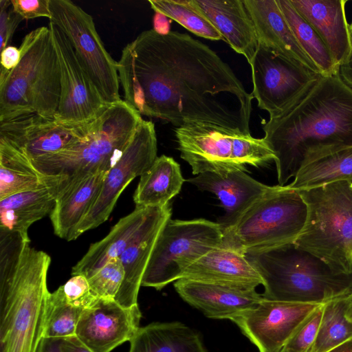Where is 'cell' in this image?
<instances>
[{"label":"cell","mask_w":352,"mask_h":352,"mask_svg":"<svg viewBox=\"0 0 352 352\" xmlns=\"http://www.w3.org/2000/svg\"><path fill=\"white\" fill-rule=\"evenodd\" d=\"M124 101L140 115L172 123L215 125L250 135L252 93L217 54L187 34L152 30L118 62Z\"/></svg>","instance_id":"obj_1"},{"label":"cell","mask_w":352,"mask_h":352,"mask_svg":"<svg viewBox=\"0 0 352 352\" xmlns=\"http://www.w3.org/2000/svg\"><path fill=\"white\" fill-rule=\"evenodd\" d=\"M278 185L294 177L308 155L352 146V89L339 73L321 75L294 104L263 126Z\"/></svg>","instance_id":"obj_2"},{"label":"cell","mask_w":352,"mask_h":352,"mask_svg":"<svg viewBox=\"0 0 352 352\" xmlns=\"http://www.w3.org/2000/svg\"><path fill=\"white\" fill-rule=\"evenodd\" d=\"M245 255L262 278L265 299L324 305L352 294V273L333 270L294 243Z\"/></svg>","instance_id":"obj_3"},{"label":"cell","mask_w":352,"mask_h":352,"mask_svg":"<svg viewBox=\"0 0 352 352\" xmlns=\"http://www.w3.org/2000/svg\"><path fill=\"white\" fill-rule=\"evenodd\" d=\"M50 256L28 244L17 267L0 276V352H36L43 337Z\"/></svg>","instance_id":"obj_4"},{"label":"cell","mask_w":352,"mask_h":352,"mask_svg":"<svg viewBox=\"0 0 352 352\" xmlns=\"http://www.w3.org/2000/svg\"><path fill=\"white\" fill-rule=\"evenodd\" d=\"M21 60L10 72L0 71V122L37 114L54 119L60 96V73L49 27L23 38Z\"/></svg>","instance_id":"obj_5"},{"label":"cell","mask_w":352,"mask_h":352,"mask_svg":"<svg viewBox=\"0 0 352 352\" xmlns=\"http://www.w3.org/2000/svg\"><path fill=\"white\" fill-rule=\"evenodd\" d=\"M143 119L124 100L107 105L87 136L62 151L32 160L56 189L100 170L109 171L124 152Z\"/></svg>","instance_id":"obj_6"},{"label":"cell","mask_w":352,"mask_h":352,"mask_svg":"<svg viewBox=\"0 0 352 352\" xmlns=\"http://www.w3.org/2000/svg\"><path fill=\"white\" fill-rule=\"evenodd\" d=\"M307 208L294 243L333 270L352 273V185L339 181L299 190Z\"/></svg>","instance_id":"obj_7"},{"label":"cell","mask_w":352,"mask_h":352,"mask_svg":"<svg viewBox=\"0 0 352 352\" xmlns=\"http://www.w3.org/2000/svg\"><path fill=\"white\" fill-rule=\"evenodd\" d=\"M307 214L299 190L288 185L271 186L223 232V244L245 254L294 243L304 228Z\"/></svg>","instance_id":"obj_8"},{"label":"cell","mask_w":352,"mask_h":352,"mask_svg":"<svg viewBox=\"0 0 352 352\" xmlns=\"http://www.w3.org/2000/svg\"><path fill=\"white\" fill-rule=\"evenodd\" d=\"M175 133L181 157L195 175L246 170V165L258 167L275 159L264 138L215 125L190 122L175 128Z\"/></svg>","instance_id":"obj_9"},{"label":"cell","mask_w":352,"mask_h":352,"mask_svg":"<svg viewBox=\"0 0 352 352\" xmlns=\"http://www.w3.org/2000/svg\"><path fill=\"white\" fill-rule=\"evenodd\" d=\"M223 243V234L218 223L204 219L170 218L156 240L142 286L162 289L180 279L188 267Z\"/></svg>","instance_id":"obj_10"},{"label":"cell","mask_w":352,"mask_h":352,"mask_svg":"<svg viewBox=\"0 0 352 352\" xmlns=\"http://www.w3.org/2000/svg\"><path fill=\"white\" fill-rule=\"evenodd\" d=\"M50 22L67 37L107 105L121 101L118 62L106 50L92 16L69 0H50Z\"/></svg>","instance_id":"obj_11"},{"label":"cell","mask_w":352,"mask_h":352,"mask_svg":"<svg viewBox=\"0 0 352 352\" xmlns=\"http://www.w3.org/2000/svg\"><path fill=\"white\" fill-rule=\"evenodd\" d=\"M250 65L252 94L270 119L294 104L322 75L261 43Z\"/></svg>","instance_id":"obj_12"},{"label":"cell","mask_w":352,"mask_h":352,"mask_svg":"<svg viewBox=\"0 0 352 352\" xmlns=\"http://www.w3.org/2000/svg\"><path fill=\"white\" fill-rule=\"evenodd\" d=\"M157 151L154 124L142 120L121 157L108 171L96 201L76 230V239L107 220L120 194L152 166Z\"/></svg>","instance_id":"obj_13"},{"label":"cell","mask_w":352,"mask_h":352,"mask_svg":"<svg viewBox=\"0 0 352 352\" xmlns=\"http://www.w3.org/2000/svg\"><path fill=\"white\" fill-rule=\"evenodd\" d=\"M60 73V96L54 119L69 124L95 120L107 106L80 63L67 37L50 22Z\"/></svg>","instance_id":"obj_14"},{"label":"cell","mask_w":352,"mask_h":352,"mask_svg":"<svg viewBox=\"0 0 352 352\" xmlns=\"http://www.w3.org/2000/svg\"><path fill=\"white\" fill-rule=\"evenodd\" d=\"M321 305L263 300L231 319L259 352H278Z\"/></svg>","instance_id":"obj_15"},{"label":"cell","mask_w":352,"mask_h":352,"mask_svg":"<svg viewBox=\"0 0 352 352\" xmlns=\"http://www.w3.org/2000/svg\"><path fill=\"white\" fill-rule=\"evenodd\" d=\"M93 122L69 124L32 114L0 122V140L32 161L75 145L87 136Z\"/></svg>","instance_id":"obj_16"},{"label":"cell","mask_w":352,"mask_h":352,"mask_svg":"<svg viewBox=\"0 0 352 352\" xmlns=\"http://www.w3.org/2000/svg\"><path fill=\"white\" fill-rule=\"evenodd\" d=\"M142 318L139 305L124 307L115 300L98 298L82 311L76 336L92 352H111L133 338Z\"/></svg>","instance_id":"obj_17"},{"label":"cell","mask_w":352,"mask_h":352,"mask_svg":"<svg viewBox=\"0 0 352 352\" xmlns=\"http://www.w3.org/2000/svg\"><path fill=\"white\" fill-rule=\"evenodd\" d=\"M180 297L200 310L206 317L230 320L249 310L262 300L254 288L232 287L186 278L175 281Z\"/></svg>","instance_id":"obj_18"},{"label":"cell","mask_w":352,"mask_h":352,"mask_svg":"<svg viewBox=\"0 0 352 352\" xmlns=\"http://www.w3.org/2000/svg\"><path fill=\"white\" fill-rule=\"evenodd\" d=\"M188 181L200 190L212 192L219 198L226 211L217 222L222 232L231 228L239 217L271 188L242 170L222 173L206 172Z\"/></svg>","instance_id":"obj_19"},{"label":"cell","mask_w":352,"mask_h":352,"mask_svg":"<svg viewBox=\"0 0 352 352\" xmlns=\"http://www.w3.org/2000/svg\"><path fill=\"white\" fill-rule=\"evenodd\" d=\"M165 206L135 207L132 212L120 219L104 239L89 246L86 254L72 267V275L80 274L88 278L109 261L120 257Z\"/></svg>","instance_id":"obj_20"},{"label":"cell","mask_w":352,"mask_h":352,"mask_svg":"<svg viewBox=\"0 0 352 352\" xmlns=\"http://www.w3.org/2000/svg\"><path fill=\"white\" fill-rule=\"evenodd\" d=\"M181 278L243 288L263 285L258 270L245 255L223 244L188 267Z\"/></svg>","instance_id":"obj_21"},{"label":"cell","mask_w":352,"mask_h":352,"mask_svg":"<svg viewBox=\"0 0 352 352\" xmlns=\"http://www.w3.org/2000/svg\"><path fill=\"white\" fill-rule=\"evenodd\" d=\"M319 34L334 63L340 66L352 48L345 11L346 0H289Z\"/></svg>","instance_id":"obj_22"},{"label":"cell","mask_w":352,"mask_h":352,"mask_svg":"<svg viewBox=\"0 0 352 352\" xmlns=\"http://www.w3.org/2000/svg\"><path fill=\"white\" fill-rule=\"evenodd\" d=\"M107 173L89 174L56 190L50 214L56 235L67 241L76 239V230L96 201Z\"/></svg>","instance_id":"obj_23"},{"label":"cell","mask_w":352,"mask_h":352,"mask_svg":"<svg viewBox=\"0 0 352 352\" xmlns=\"http://www.w3.org/2000/svg\"><path fill=\"white\" fill-rule=\"evenodd\" d=\"M252 20L258 43L321 74L298 44L276 0H243Z\"/></svg>","instance_id":"obj_24"},{"label":"cell","mask_w":352,"mask_h":352,"mask_svg":"<svg viewBox=\"0 0 352 352\" xmlns=\"http://www.w3.org/2000/svg\"><path fill=\"white\" fill-rule=\"evenodd\" d=\"M195 1L223 40L250 64L258 47V40L243 0Z\"/></svg>","instance_id":"obj_25"},{"label":"cell","mask_w":352,"mask_h":352,"mask_svg":"<svg viewBox=\"0 0 352 352\" xmlns=\"http://www.w3.org/2000/svg\"><path fill=\"white\" fill-rule=\"evenodd\" d=\"M170 204L162 212L120 256L124 277L115 300L124 307L138 304V296L142 280L156 240L166 221L170 218Z\"/></svg>","instance_id":"obj_26"},{"label":"cell","mask_w":352,"mask_h":352,"mask_svg":"<svg viewBox=\"0 0 352 352\" xmlns=\"http://www.w3.org/2000/svg\"><path fill=\"white\" fill-rule=\"evenodd\" d=\"M339 181H352V146L329 148L308 155L288 186L302 190Z\"/></svg>","instance_id":"obj_27"},{"label":"cell","mask_w":352,"mask_h":352,"mask_svg":"<svg viewBox=\"0 0 352 352\" xmlns=\"http://www.w3.org/2000/svg\"><path fill=\"white\" fill-rule=\"evenodd\" d=\"M55 203L54 188L47 184L0 199V230L28 236L30 226L50 214Z\"/></svg>","instance_id":"obj_28"},{"label":"cell","mask_w":352,"mask_h":352,"mask_svg":"<svg viewBox=\"0 0 352 352\" xmlns=\"http://www.w3.org/2000/svg\"><path fill=\"white\" fill-rule=\"evenodd\" d=\"M129 342V352H207L199 335L177 321L140 327Z\"/></svg>","instance_id":"obj_29"},{"label":"cell","mask_w":352,"mask_h":352,"mask_svg":"<svg viewBox=\"0 0 352 352\" xmlns=\"http://www.w3.org/2000/svg\"><path fill=\"white\" fill-rule=\"evenodd\" d=\"M185 182L179 164L162 155L140 176L133 195L135 207L163 206L181 190Z\"/></svg>","instance_id":"obj_30"},{"label":"cell","mask_w":352,"mask_h":352,"mask_svg":"<svg viewBox=\"0 0 352 352\" xmlns=\"http://www.w3.org/2000/svg\"><path fill=\"white\" fill-rule=\"evenodd\" d=\"M46 185L47 176L35 168L31 160L0 140V199Z\"/></svg>","instance_id":"obj_31"},{"label":"cell","mask_w":352,"mask_h":352,"mask_svg":"<svg viewBox=\"0 0 352 352\" xmlns=\"http://www.w3.org/2000/svg\"><path fill=\"white\" fill-rule=\"evenodd\" d=\"M352 339V294L323 305L316 339L308 352H327Z\"/></svg>","instance_id":"obj_32"},{"label":"cell","mask_w":352,"mask_h":352,"mask_svg":"<svg viewBox=\"0 0 352 352\" xmlns=\"http://www.w3.org/2000/svg\"><path fill=\"white\" fill-rule=\"evenodd\" d=\"M276 1L300 47L317 66L321 74H338V67L311 25L298 12L289 0Z\"/></svg>","instance_id":"obj_33"},{"label":"cell","mask_w":352,"mask_h":352,"mask_svg":"<svg viewBox=\"0 0 352 352\" xmlns=\"http://www.w3.org/2000/svg\"><path fill=\"white\" fill-rule=\"evenodd\" d=\"M151 8L170 18L198 36L212 41L223 37L195 0H148Z\"/></svg>","instance_id":"obj_34"},{"label":"cell","mask_w":352,"mask_h":352,"mask_svg":"<svg viewBox=\"0 0 352 352\" xmlns=\"http://www.w3.org/2000/svg\"><path fill=\"white\" fill-rule=\"evenodd\" d=\"M82 311L67 302L62 285L50 293L43 338L62 339L76 336Z\"/></svg>","instance_id":"obj_35"},{"label":"cell","mask_w":352,"mask_h":352,"mask_svg":"<svg viewBox=\"0 0 352 352\" xmlns=\"http://www.w3.org/2000/svg\"><path fill=\"white\" fill-rule=\"evenodd\" d=\"M124 277L120 257L109 261L87 278L92 293L99 298L115 300Z\"/></svg>","instance_id":"obj_36"},{"label":"cell","mask_w":352,"mask_h":352,"mask_svg":"<svg viewBox=\"0 0 352 352\" xmlns=\"http://www.w3.org/2000/svg\"><path fill=\"white\" fill-rule=\"evenodd\" d=\"M323 305L318 307L298 327L281 349L284 352H308L318 332Z\"/></svg>","instance_id":"obj_37"},{"label":"cell","mask_w":352,"mask_h":352,"mask_svg":"<svg viewBox=\"0 0 352 352\" xmlns=\"http://www.w3.org/2000/svg\"><path fill=\"white\" fill-rule=\"evenodd\" d=\"M62 287L67 302L83 310L94 306L99 298L92 293L88 280L83 275L73 276Z\"/></svg>","instance_id":"obj_38"},{"label":"cell","mask_w":352,"mask_h":352,"mask_svg":"<svg viewBox=\"0 0 352 352\" xmlns=\"http://www.w3.org/2000/svg\"><path fill=\"white\" fill-rule=\"evenodd\" d=\"M23 19L16 13L11 1H0V50L8 47L17 26Z\"/></svg>","instance_id":"obj_39"},{"label":"cell","mask_w":352,"mask_h":352,"mask_svg":"<svg viewBox=\"0 0 352 352\" xmlns=\"http://www.w3.org/2000/svg\"><path fill=\"white\" fill-rule=\"evenodd\" d=\"M13 10L23 19L50 17V0H11Z\"/></svg>","instance_id":"obj_40"},{"label":"cell","mask_w":352,"mask_h":352,"mask_svg":"<svg viewBox=\"0 0 352 352\" xmlns=\"http://www.w3.org/2000/svg\"><path fill=\"white\" fill-rule=\"evenodd\" d=\"M21 60L19 48L8 46L1 52V71L10 72L15 68Z\"/></svg>","instance_id":"obj_41"},{"label":"cell","mask_w":352,"mask_h":352,"mask_svg":"<svg viewBox=\"0 0 352 352\" xmlns=\"http://www.w3.org/2000/svg\"><path fill=\"white\" fill-rule=\"evenodd\" d=\"M59 349L60 352H92L76 336L60 339Z\"/></svg>","instance_id":"obj_42"},{"label":"cell","mask_w":352,"mask_h":352,"mask_svg":"<svg viewBox=\"0 0 352 352\" xmlns=\"http://www.w3.org/2000/svg\"><path fill=\"white\" fill-rule=\"evenodd\" d=\"M339 75L342 80L352 89V48L347 58L339 67Z\"/></svg>","instance_id":"obj_43"},{"label":"cell","mask_w":352,"mask_h":352,"mask_svg":"<svg viewBox=\"0 0 352 352\" xmlns=\"http://www.w3.org/2000/svg\"><path fill=\"white\" fill-rule=\"evenodd\" d=\"M170 23L168 17L166 16L155 12L153 18V30L160 34H168L170 30Z\"/></svg>","instance_id":"obj_44"},{"label":"cell","mask_w":352,"mask_h":352,"mask_svg":"<svg viewBox=\"0 0 352 352\" xmlns=\"http://www.w3.org/2000/svg\"><path fill=\"white\" fill-rule=\"evenodd\" d=\"M60 339L43 338L36 352H60Z\"/></svg>","instance_id":"obj_45"},{"label":"cell","mask_w":352,"mask_h":352,"mask_svg":"<svg viewBox=\"0 0 352 352\" xmlns=\"http://www.w3.org/2000/svg\"><path fill=\"white\" fill-rule=\"evenodd\" d=\"M327 352H352V339Z\"/></svg>","instance_id":"obj_46"},{"label":"cell","mask_w":352,"mask_h":352,"mask_svg":"<svg viewBox=\"0 0 352 352\" xmlns=\"http://www.w3.org/2000/svg\"><path fill=\"white\" fill-rule=\"evenodd\" d=\"M349 32H350V36L351 39V43H352V21L351 23L349 24Z\"/></svg>","instance_id":"obj_47"},{"label":"cell","mask_w":352,"mask_h":352,"mask_svg":"<svg viewBox=\"0 0 352 352\" xmlns=\"http://www.w3.org/2000/svg\"><path fill=\"white\" fill-rule=\"evenodd\" d=\"M278 352H284V351H283L282 350H280V351H279Z\"/></svg>","instance_id":"obj_48"},{"label":"cell","mask_w":352,"mask_h":352,"mask_svg":"<svg viewBox=\"0 0 352 352\" xmlns=\"http://www.w3.org/2000/svg\"><path fill=\"white\" fill-rule=\"evenodd\" d=\"M351 182V185H352V181Z\"/></svg>","instance_id":"obj_49"}]
</instances>
